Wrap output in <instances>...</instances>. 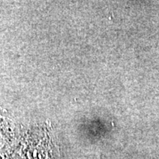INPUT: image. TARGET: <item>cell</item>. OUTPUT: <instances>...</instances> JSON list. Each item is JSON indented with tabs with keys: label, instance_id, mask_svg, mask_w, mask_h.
<instances>
[]
</instances>
